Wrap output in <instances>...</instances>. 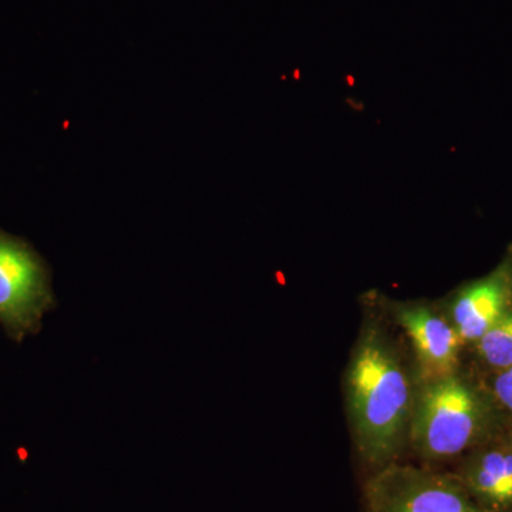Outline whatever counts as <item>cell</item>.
<instances>
[{
  "label": "cell",
  "mask_w": 512,
  "mask_h": 512,
  "mask_svg": "<svg viewBox=\"0 0 512 512\" xmlns=\"http://www.w3.org/2000/svg\"><path fill=\"white\" fill-rule=\"evenodd\" d=\"M394 320L412 342L419 375L433 377L457 372L464 345L453 323L423 305H399Z\"/></svg>",
  "instance_id": "5b68a950"
},
{
  "label": "cell",
  "mask_w": 512,
  "mask_h": 512,
  "mask_svg": "<svg viewBox=\"0 0 512 512\" xmlns=\"http://www.w3.org/2000/svg\"><path fill=\"white\" fill-rule=\"evenodd\" d=\"M491 407L487 397L458 375L417 377L409 443L421 463H447L487 440Z\"/></svg>",
  "instance_id": "7a4b0ae2"
},
{
  "label": "cell",
  "mask_w": 512,
  "mask_h": 512,
  "mask_svg": "<svg viewBox=\"0 0 512 512\" xmlns=\"http://www.w3.org/2000/svg\"><path fill=\"white\" fill-rule=\"evenodd\" d=\"M365 512H488L453 471L397 463L373 471L363 485Z\"/></svg>",
  "instance_id": "277c9868"
},
{
  "label": "cell",
  "mask_w": 512,
  "mask_h": 512,
  "mask_svg": "<svg viewBox=\"0 0 512 512\" xmlns=\"http://www.w3.org/2000/svg\"><path fill=\"white\" fill-rule=\"evenodd\" d=\"M476 346L481 359L498 372L512 366V309L477 340Z\"/></svg>",
  "instance_id": "ba28073f"
},
{
  "label": "cell",
  "mask_w": 512,
  "mask_h": 512,
  "mask_svg": "<svg viewBox=\"0 0 512 512\" xmlns=\"http://www.w3.org/2000/svg\"><path fill=\"white\" fill-rule=\"evenodd\" d=\"M493 393L497 402L512 412V366L500 370L498 376L495 377Z\"/></svg>",
  "instance_id": "9c48e42d"
},
{
  "label": "cell",
  "mask_w": 512,
  "mask_h": 512,
  "mask_svg": "<svg viewBox=\"0 0 512 512\" xmlns=\"http://www.w3.org/2000/svg\"><path fill=\"white\" fill-rule=\"evenodd\" d=\"M488 512H512V450L507 443L481 444L453 471Z\"/></svg>",
  "instance_id": "8992f818"
},
{
  "label": "cell",
  "mask_w": 512,
  "mask_h": 512,
  "mask_svg": "<svg viewBox=\"0 0 512 512\" xmlns=\"http://www.w3.org/2000/svg\"><path fill=\"white\" fill-rule=\"evenodd\" d=\"M505 443H507V446L510 447L512 450V431H511L510 436H508V440L505 441Z\"/></svg>",
  "instance_id": "30bf717a"
},
{
  "label": "cell",
  "mask_w": 512,
  "mask_h": 512,
  "mask_svg": "<svg viewBox=\"0 0 512 512\" xmlns=\"http://www.w3.org/2000/svg\"><path fill=\"white\" fill-rule=\"evenodd\" d=\"M512 276L507 269L468 285L451 303L450 320L463 343H476L511 311Z\"/></svg>",
  "instance_id": "52a82bcc"
},
{
  "label": "cell",
  "mask_w": 512,
  "mask_h": 512,
  "mask_svg": "<svg viewBox=\"0 0 512 512\" xmlns=\"http://www.w3.org/2000/svg\"><path fill=\"white\" fill-rule=\"evenodd\" d=\"M56 308L52 271L26 239L0 228V326L22 343L42 330L46 313Z\"/></svg>",
  "instance_id": "3957f363"
},
{
  "label": "cell",
  "mask_w": 512,
  "mask_h": 512,
  "mask_svg": "<svg viewBox=\"0 0 512 512\" xmlns=\"http://www.w3.org/2000/svg\"><path fill=\"white\" fill-rule=\"evenodd\" d=\"M416 380L390 333L367 322L350 356L345 390L356 453L370 473L397 463L407 450Z\"/></svg>",
  "instance_id": "6da1fadb"
}]
</instances>
